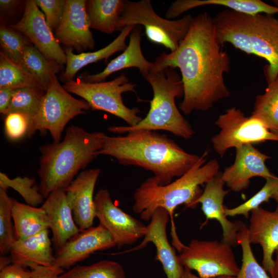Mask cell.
Returning a JSON list of instances; mask_svg holds the SVG:
<instances>
[{
	"label": "cell",
	"instance_id": "cell-4",
	"mask_svg": "<svg viewBox=\"0 0 278 278\" xmlns=\"http://www.w3.org/2000/svg\"><path fill=\"white\" fill-rule=\"evenodd\" d=\"M105 135L101 132H89L73 125L66 129L61 142L40 147L38 173L42 196L46 199L55 190H65L78 171L98 156Z\"/></svg>",
	"mask_w": 278,
	"mask_h": 278
},
{
	"label": "cell",
	"instance_id": "cell-43",
	"mask_svg": "<svg viewBox=\"0 0 278 278\" xmlns=\"http://www.w3.org/2000/svg\"><path fill=\"white\" fill-rule=\"evenodd\" d=\"M13 89L0 88V112L7 115Z\"/></svg>",
	"mask_w": 278,
	"mask_h": 278
},
{
	"label": "cell",
	"instance_id": "cell-16",
	"mask_svg": "<svg viewBox=\"0 0 278 278\" xmlns=\"http://www.w3.org/2000/svg\"><path fill=\"white\" fill-rule=\"evenodd\" d=\"M86 3L85 0H66L63 16L55 32L59 43L78 51L95 46Z\"/></svg>",
	"mask_w": 278,
	"mask_h": 278
},
{
	"label": "cell",
	"instance_id": "cell-36",
	"mask_svg": "<svg viewBox=\"0 0 278 278\" xmlns=\"http://www.w3.org/2000/svg\"><path fill=\"white\" fill-rule=\"evenodd\" d=\"M0 187L7 190L9 187L18 192L27 204L36 207L43 204L44 198L40 194L36 180L26 177L10 179L7 175L0 172Z\"/></svg>",
	"mask_w": 278,
	"mask_h": 278
},
{
	"label": "cell",
	"instance_id": "cell-31",
	"mask_svg": "<svg viewBox=\"0 0 278 278\" xmlns=\"http://www.w3.org/2000/svg\"><path fill=\"white\" fill-rule=\"evenodd\" d=\"M20 63L40 80L45 91L51 78L60 71L61 67L57 62L45 57L32 44L25 47Z\"/></svg>",
	"mask_w": 278,
	"mask_h": 278
},
{
	"label": "cell",
	"instance_id": "cell-19",
	"mask_svg": "<svg viewBox=\"0 0 278 278\" xmlns=\"http://www.w3.org/2000/svg\"><path fill=\"white\" fill-rule=\"evenodd\" d=\"M100 172L98 168L83 170L65 189L75 221L80 232L92 227L96 217L93 194Z\"/></svg>",
	"mask_w": 278,
	"mask_h": 278
},
{
	"label": "cell",
	"instance_id": "cell-1",
	"mask_svg": "<svg viewBox=\"0 0 278 278\" xmlns=\"http://www.w3.org/2000/svg\"><path fill=\"white\" fill-rule=\"evenodd\" d=\"M222 46L216 38L213 17L204 12L193 17L176 50L162 53L153 62L151 71L180 70L184 95L178 106L185 115L208 111L230 96L224 76L231 70V59Z\"/></svg>",
	"mask_w": 278,
	"mask_h": 278
},
{
	"label": "cell",
	"instance_id": "cell-46",
	"mask_svg": "<svg viewBox=\"0 0 278 278\" xmlns=\"http://www.w3.org/2000/svg\"><path fill=\"white\" fill-rule=\"evenodd\" d=\"M12 263L11 257L7 255L0 256V270Z\"/></svg>",
	"mask_w": 278,
	"mask_h": 278
},
{
	"label": "cell",
	"instance_id": "cell-37",
	"mask_svg": "<svg viewBox=\"0 0 278 278\" xmlns=\"http://www.w3.org/2000/svg\"><path fill=\"white\" fill-rule=\"evenodd\" d=\"M278 191V177L274 176L266 179L263 187L254 196L244 203L232 208L224 206L227 216L243 215L248 218L250 213L260 206L264 202H268L274 194Z\"/></svg>",
	"mask_w": 278,
	"mask_h": 278
},
{
	"label": "cell",
	"instance_id": "cell-20",
	"mask_svg": "<svg viewBox=\"0 0 278 278\" xmlns=\"http://www.w3.org/2000/svg\"><path fill=\"white\" fill-rule=\"evenodd\" d=\"M250 214V223L247 227L249 241L251 244L261 246L263 267L271 276L274 266L273 256L278 247V212L259 206Z\"/></svg>",
	"mask_w": 278,
	"mask_h": 278
},
{
	"label": "cell",
	"instance_id": "cell-38",
	"mask_svg": "<svg viewBox=\"0 0 278 278\" xmlns=\"http://www.w3.org/2000/svg\"><path fill=\"white\" fill-rule=\"evenodd\" d=\"M30 41L10 26L0 27V43L3 52L13 61L20 63L25 47Z\"/></svg>",
	"mask_w": 278,
	"mask_h": 278
},
{
	"label": "cell",
	"instance_id": "cell-23",
	"mask_svg": "<svg viewBox=\"0 0 278 278\" xmlns=\"http://www.w3.org/2000/svg\"><path fill=\"white\" fill-rule=\"evenodd\" d=\"M140 25L135 26L130 34L129 42L126 48L120 55L111 60L105 69L97 74H83L80 80L90 83L104 81L111 74L125 68L136 67L143 77L153 68V62L147 60L141 49V32Z\"/></svg>",
	"mask_w": 278,
	"mask_h": 278
},
{
	"label": "cell",
	"instance_id": "cell-33",
	"mask_svg": "<svg viewBox=\"0 0 278 278\" xmlns=\"http://www.w3.org/2000/svg\"><path fill=\"white\" fill-rule=\"evenodd\" d=\"M45 93L44 90L37 88L24 87L13 89L7 115L13 112L25 114L31 119V124Z\"/></svg>",
	"mask_w": 278,
	"mask_h": 278
},
{
	"label": "cell",
	"instance_id": "cell-39",
	"mask_svg": "<svg viewBox=\"0 0 278 278\" xmlns=\"http://www.w3.org/2000/svg\"><path fill=\"white\" fill-rule=\"evenodd\" d=\"M31 120L26 115L10 113L6 115L4 122L7 137L12 141L19 140L27 134Z\"/></svg>",
	"mask_w": 278,
	"mask_h": 278
},
{
	"label": "cell",
	"instance_id": "cell-3",
	"mask_svg": "<svg viewBox=\"0 0 278 278\" xmlns=\"http://www.w3.org/2000/svg\"><path fill=\"white\" fill-rule=\"evenodd\" d=\"M208 152L205 151L198 161L183 175L170 183L160 185L152 177L147 178L136 188L133 198L132 211L140 218L149 221L154 212L159 207L165 209L171 220L172 244L180 252L185 246L179 240L173 223V214L180 205L195 208L196 201L203 190L200 186L206 184L219 172L220 165L214 159L206 163Z\"/></svg>",
	"mask_w": 278,
	"mask_h": 278
},
{
	"label": "cell",
	"instance_id": "cell-34",
	"mask_svg": "<svg viewBox=\"0 0 278 278\" xmlns=\"http://www.w3.org/2000/svg\"><path fill=\"white\" fill-rule=\"evenodd\" d=\"M238 244L242 250L241 265L236 276L231 278H272L256 260L251 247L247 231L245 224L238 233Z\"/></svg>",
	"mask_w": 278,
	"mask_h": 278
},
{
	"label": "cell",
	"instance_id": "cell-35",
	"mask_svg": "<svg viewBox=\"0 0 278 278\" xmlns=\"http://www.w3.org/2000/svg\"><path fill=\"white\" fill-rule=\"evenodd\" d=\"M13 198L7 190L0 187V253L7 255L15 240L12 225V208Z\"/></svg>",
	"mask_w": 278,
	"mask_h": 278
},
{
	"label": "cell",
	"instance_id": "cell-41",
	"mask_svg": "<svg viewBox=\"0 0 278 278\" xmlns=\"http://www.w3.org/2000/svg\"><path fill=\"white\" fill-rule=\"evenodd\" d=\"M31 268L29 278H58L64 272V269L57 267H46L33 265Z\"/></svg>",
	"mask_w": 278,
	"mask_h": 278
},
{
	"label": "cell",
	"instance_id": "cell-15",
	"mask_svg": "<svg viewBox=\"0 0 278 278\" xmlns=\"http://www.w3.org/2000/svg\"><path fill=\"white\" fill-rule=\"evenodd\" d=\"M271 158L253 145H244L236 148L234 162L224 168L221 178L230 190L240 192L248 187L250 179L253 177H260L266 179L274 176L265 164Z\"/></svg>",
	"mask_w": 278,
	"mask_h": 278
},
{
	"label": "cell",
	"instance_id": "cell-49",
	"mask_svg": "<svg viewBox=\"0 0 278 278\" xmlns=\"http://www.w3.org/2000/svg\"><path fill=\"white\" fill-rule=\"evenodd\" d=\"M272 2L274 3V6L278 7V0H273Z\"/></svg>",
	"mask_w": 278,
	"mask_h": 278
},
{
	"label": "cell",
	"instance_id": "cell-5",
	"mask_svg": "<svg viewBox=\"0 0 278 278\" xmlns=\"http://www.w3.org/2000/svg\"><path fill=\"white\" fill-rule=\"evenodd\" d=\"M150 84L153 98L145 117L134 126H111L108 131L118 134L135 130H164L187 140L195 134L191 125L180 112L176 99L183 97L181 76L175 68L150 71L143 77Z\"/></svg>",
	"mask_w": 278,
	"mask_h": 278
},
{
	"label": "cell",
	"instance_id": "cell-22",
	"mask_svg": "<svg viewBox=\"0 0 278 278\" xmlns=\"http://www.w3.org/2000/svg\"><path fill=\"white\" fill-rule=\"evenodd\" d=\"M250 15L227 9L213 18L216 38L223 46L232 44L248 55L255 53L250 38Z\"/></svg>",
	"mask_w": 278,
	"mask_h": 278
},
{
	"label": "cell",
	"instance_id": "cell-9",
	"mask_svg": "<svg viewBox=\"0 0 278 278\" xmlns=\"http://www.w3.org/2000/svg\"><path fill=\"white\" fill-rule=\"evenodd\" d=\"M220 129L212 138L215 152L222 157L227 150L244 145H255L267 141L278 142V135L271 132L259 120L246 117L235 107L227 109L215 123Z\"/></svg>",
	"mask_w": 278,
	"mask_h": 278
},
{
	"label": "cell",
	"instance_id": "cell-32",
	"mask_svg": "<svg viewBox=\"0 0 278 278\" xmlns=\"http://www.w3.org/2000/svg\"><path fill=\"white\" fill-rule=\"evenodd\" d=\"M58 278H126V274L118 262L101 260L89 266L77 265Z\"/></svg>",
	"mask_w": 278,
	"mask_h": 278
},
{
	"label": "cell",
	"instance_id": "cell-48",
	"mask_svg": "<svg viewBox=\"0 0 278 278\" xmlns=\"http://www.w3.org/2000/svg\"><path fill=\"white\" fill-rule=\"evenodd\" d=\"M271 198L273 199L276 203V207L275 211L278 212V191L273 195Z\"/></svg>",
	"mask_w": 278,
	"mask_h": 278
},
{
	"label": "cell",
	"instance_id": "cell-47",
	"mask_svg": "<svg viewBox=\"0 0 278 278\" xmlns=\"http://www.w3.org/2000/svg\"><path fill=\"white\" fill-rule=\"evenodd\" d=\"M276 258L274 260V266L272 278H278V247L275 251Z\"/></svg>",
	"mask_w": 278,
	"mask_h": 278
},
{
	"label": "cell",
	"instance_id": "cell-7",
	"mask_svg": "<svg viewBox=\"0 0 278 278\" xmlns=\"http://www.w3.org/2000/svg\"><path fill=\"white\" fill-rule=\"evenodd\" d=\"M136 85L129 82L123 73L109 81L90 83L80 79L64 82L63 87L68 93L82 97L92 110H101L125 121L129 126L138 124L143 118L138 115V108H129L124 103L122 94L135 92Z\"/></svg>",
	"mask_w": 278,
	"mask_h": 278
},
{
	"label": "cell",
	"instance_id": "cell-17",
	"mask_svg": "<svg viewBox=\"0 0 278 278\" xmlns=\"http://www.w3.org/2000/svg\"><path fill=\"white\" fill-rule=\"evenodd\" d=\"M250 38L255 56L268 62L264 68L267 83L273 81L278 76V18L250 15Z\"/></svg>",
	"mask_w": 278,
	"mask_h": 278
},
{
	"label": "cell",
	"instance_id": "cell-12",
	"mask_svg": "<svg viewBox=\"0 0 278 278\" xmlns=\"http://www.w3.org/2000/svg\"><path fill=\"white\" fill-rule=\"evenodd\" d=\"M10 26L27 37L47 58L61 66L66 64L65 51L61 47L35 0L26 1L22 18Z\"/></svg>",
	"mask_w": 278,
	"mask_h": 278
},
{
	"label": "cell",
	"instance_id": "cell-21",
	"mask_svg": "<svg viewBox=\"0 0 278 278\" xmlns=\"http://www.w3.org/2000/svg\"><path fill=\"white\" fill-rule=\"evenodd\" d=\"M41 207L48 216L51 240L57 251L80 232L75 221L65 190L58 189L52 192Z\"/></svg>",
	"mask_w": 278,
	"mask_h": 278
},
{
	"label": "cell",
	"instance_id": "cell-10",
	"mask_svg": "<svg viewBox=\"0 0 278 278\" xmlns=\"http://www.w3.org/2000/svg\"><path fill=\"white\" fill-rule=\"evenodd\" d=\"M178 257L184 267L203 278L236 276L240 269L232 246L222 241L192 239Z\"/></svg>",
	"mask_w": 278,
	"mask_h": 278
},
{
	"label": "cell",
	"instance_id": "cell-40",
	"mask_svg": "<svg viewBox=\"0 0 278 278\" xmlns=\"http://www.w3.org/2000/svg\"><path fill=\"white\" fill-rule=\"evenodd\" d=\"M66 0H35L45 15L46 21L53 32L59 26L64 12Z\"/></svg>",
	"mask_w": 278,
	"mask_h": 278
},
{
	"label": "cell",
	"instance_id": "cell-6",
	"mask_svg": "<svg viewBox=\"0 0 278 278\" xmlns=\"http://www.w3.org/2000/svg\"><path fill=\"white\" fill-rule=\"evenodd\" d=\"M193 19L189 14L177 20L164 19L155 13L150 0H126L116 31H121L127 26L142 25L150 42L163 45L172 52L187 34Z\"/></svg>",
	"mask_w": 278,
	"mask_h": 278
},
{
	"label": "cell",
	"instance_id": "cell-11",
	"mask_svg": "<svg viewBox=\"0 0 278 278\" xmlns=\"http://www.w3.org/2000/svg\"><path fill=\"white\" fill-rule=\"evenodd\" d=\"M96 216L110 233L116 247L131 245L144 237L147 226L124 212L113 202L107 189H100L94 197Z\"/></svg>",
	"mask_w": 278,
	"mask_h": 278
},
{
	"label": "cell",
	"instance_id": "cell-45",
	"mask_svg": "<svg viewBox=\"0 0 278 278\" xmlns=\"http://www.w3.org/2000/svg\"><path fill=\"white\" fill-rule=\"evenodd\" d=\"M181 278H203L193 274L191 270L184 267V271ZM214 278H231V276H219Z\"/></svg>",
	"mask_w": 278,
	"mask_h": 278
},
{
	"label": "cell",
	"instance_id": "cell-13",
	"mask_svg": "<svg viewBox=\"0 0 278 278\" xmlns=\"http://www.w3.org/2000/svg\"><path fill=\"white\" fill-rule=\"evenodd\" d=\"M116 246L108 231L100 223L91 227L70 239L56 251L54 266L68 269L98 251Z\"/></svg>",
	"mask_w": 278,
	"mask_h": 278
},
{
	"label": "cell",
	"instance_id": "cell-29",
	"mask_svg": "<svg viewBox=\"0 0 278 278\" xmlns=\"http://www.w3.org/2000/svg\"><path fill=\"white\" fill-rule=\"evenodd\" d=\"M37 88L45 90L40 80L23 65L0 53V88ZM46 92V91H45Z\"/></svg>",
	"mask_w": 278,
	"mask_h": 278
},
{
	"label": "cell",
	"instance_id": "cell-28",
	"mask_svg": "<svg viewBox=\"0 0 278 278\" xmlns=\"http://www.w3.org/2000/svg\"><path fill=\"white\" fill-rule=\"evenodd\" d=\"M125 3L124 0L86 1L91 28L106 34L116 31Z\"/></svg>",
	"mask_w": 278,
	"mask_h": 278
},
{
	"label": "cell",
	"instance_id": "cell-42",
	"mask_svg": "<svg viewBox=\"0 0 278 278\" xmlns=\"http://www.w3.org/2000/svg\"><path fill=\"white\" fill-rule=\"evenodd\" d=\"M0 271V278H29L30 274V270L13 263Z\"/></svg>",
	"mask_w": 278,
	"mask_h": 278
},
{
	"label": "cell",
	"instance_id": "cell-14",
	"mask_svg": "<svg viewBox=\"0 0 278 278\" xmlns=\"http://www.w3.org/2000/svg\"><path fill=\"white\" fill-rule=\"evenodd\" d=\"M169 213L165 209L159 207L154 212L143 240L137 246L119 253L138 251L151 242L157 251L155 260L162 265L166 278H181L184 267L181 264L176 251L170 244L166 233V227L169 220Z\"/></svg>",
	"mask_w": 278,
	"mask_h": 278
},
{
	"label": "cell",
	"instance_id": "cell-26",
	"mask_svg": "<svg viewBox=\"0 0 278 278\" xmlns=\"http://www.w3.org/2000/svg\"><path fill=\"white\" fill-rule=\"evenodd\" d=\"M134 27L133 25L126 26L112 42L95 51L75 54L72 48L67 47L64 50L67 61L62 79L64 82L73 80L76 73L84 66L103 59L107 60L114 54L125 50L127 46L126 40Z\"/></svg>",
	"mask_w": 278,
	"mask_h": 278
},
{
	"label": "cell",
	"instance_id": "cell-24",
	"mask_svg": "<svg viewBox=\"0 0 278 278\" xmlns=\"http://www.w3.org/2000/svg\"><path fill=\"white\" fill-rule=\"evenodd\" d=\"M49 233L48 229L25 239H15L10 251L12 263L24 267H53L55 258Z\"/></svg>",
	"mask_w": 278,
	"mask_h": 278
},
{
	"label": "cell",
	"instance_id": "cell-25",
	"mask_svg": "<svg viewBox=\"0 0 278 278\" xmlns=\"http://www.w3.org/2000/svg\"><path fill=\"white\" fill-rule=\"evenodd\" d=\"M204 6H220L251 15L278 13V7L260 0H177L165 13L167 19L173 20L192 9Z\"/></svg>",
	"mask_w": 278,
	"mask_h": 278
},
{
	"label": "cell",
	"instance_id": "cell-27",
	"mask_svg": "<svg viewBox=\"0 0 278 278\" xmlns=\"http://www.w3.org/2000/svg\"><path fill=\"white\" fill-rule=\"evenodd\" d=\"M12 217L15 239H23L49 229L45 210L19 202L13 199Z\"/></svg>",
	"mask_w": 278,
	"mask_h": 278
},
{
	"label": "cell",
	"instance_id": "cell-8",
	"mask_svg": "<svg viewBox=\"0 0 278 278\" xmlns=\"http://www.w3.org/2000/svg\"><path fill=\"white\" fill-rule=\"evenodd\" d=\"M90 109L85 100L73 97L65 90L55 75L51 78L27 135L31 137L37 131L48 130L54 143H59L68 121L78 115L85 114V111Z\"/></svg>",
	"mask_w": 278,
	"mask_h": 278
},
{
	"label": "cell",
	"instance_id": "cell-30",
	"mask_svg": "<svg viewBox=\"0 0 278 278\" xmlns=\"http://www.w3.org/2000/svg\"><path fill=\"white\" fill-rule=\"evenodd\" d=\"M267 84L264 93L256 96L250 116L261 121L278 135V76Z\"/></svg>",
	"mask_w": 278,
	"mask_h": 278
},
{
	"label": "cell",
	"instance_id": "cell-2",
	"mask_svg": "<svg viewBox=\"0 0 278 278\" xmlns=\"http://www.w3.org/2000/svg\"><path fill=\"white\" fill-rule=\"evenodd\" d=\"M125 136L105 135L97 154L114 157L123 165L150 170L159 185L170 183L186 173L199 159L167 136L154 131L135 130Z\"/></svg>",
	"mask_w": 278,
	"mask_h": 278
},
{
	"label": "cell",
	"instance_id": "cell-18",
	"mask_svg": "<svg viewBox=\"0 0 278 278\" xmlns=\"http://www.w3.org/2000/svg\"><path fill=\"white\" fill-rule=\"evenodd\" d=\"M225 183L219 173L205 184V188L195 202L201 204V210L207 220L215 219L220 224L222 230V242L231 246L238 244V233L245 224L240 221H230L224 212L223 200L229 190L224 189Z\"/></svg>",
	"mask_w": 278,
	"mask_h": 278
},
{
	"label": "cell",
	"instance_id": "cell-44",
	"mask_svg": "<svg viewBox=\"0 0 278 278\" xmlns=\"http://www.w3.org/2000/svg\"><path fill=\"white\" fill-rule=\"evenodd\" d=\"M20 2L16 0H0L1 12H10L18 6Z\"/></svg>",
	"mask_w": 278,
	"mask_h": 278
}]
</instances>
